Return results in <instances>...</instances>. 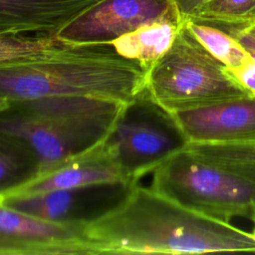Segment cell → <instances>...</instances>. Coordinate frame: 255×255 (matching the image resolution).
<instances>
[{
    "instance_id": "obj_1",
    "label": "cell",
    "mask_w": 255,
    "mask_h": 255,
    "mask_svg": "<svg viewBox=\"0 0 255 255\" xmlns=\"http://www.w3.org/2000/svg\"><path fill=\"white\" fill-rule=\"evenodd\" d=\"M99 254L255 252V237L230 222L191 210L133 184L114 209L84 228Z\"/></svg>"
},
{
    "instance_id": "obj_2",
    "label": "cell",
    "mask_w": 255,
    "mask_h": 255,
    "mask_svg": "<svg viewBox=\"0 0 255 255\" xmlns=\"http://www.w3.org/2000/svg\"><path fill=\"white\" fill-rule=\"evenodd\" d=\"M146 70L109 44L58 43L0 63V96L10 102L85 97L126 104L145 87Z\"/></svg>"
},
{
    "instance_id": "obj_3",
    "label": "cell",
    "mask_w": 255,
    "mask_h": 255,
    "mask_svg": "<svg viewBox=\"0 0 255 255\" xmlns=\"http://www.w3.org/2000/svg\"><path fill=\"white\" fill-rule=\"evenodd\" d=\"M122 107L85 97L12 101L0 112V132L23 140L34 150L40 174L103 141Z\"/></svg>"
},
{
    "instance_id": "obj_4",
    "label": "cell",
    "mask_w": 255,
    "mask_h": 255,
    "mask_svg": "<svg viewBox=\"0 0 255 255\" xmlns=\"http://www.w3.org/2000/svg\"><path fill=\"white\" fill-rule=\"evenodd\" d=\"M145 89L170 114L252 97L184 24L169 50L146 70Z\"/></svg>"
},
{
    "instance_id": "obj_5",
    "label": "cell",
    "mask_w": 255,
    "mask_h": 255,
    "mask_svg": "<svg viewBox=\"0 0 255 255\" xmlns=\"http://www.w3.org/2000/svg\"><path fill=\"white\" fill-rule=\"evenodd\" d=\"M151 185L159 194L209 217L230 222L245 218L255 224V182L205 161L186 148L152 171Z\"/></svg>"
},
{
    "instance_id": "obj_6",
    "label": "cell",
    "mask_w": 255,
    "mask_h": 255,
    "mask_svg": "<svg viewBox=\"0 0 255 255\" xmlns=\"http://www.w3.org/2000/svg\"><path fill=\"white\" fill-rule=\"evenodd\" d=\"M104 141L125 179L132 183L188 144L172 114L153 101L145 87L123 105Z\"/></svg>"
},
{
    "instance_id": "obj_7",
    "label": "cell",
    "mask_w": 255,
    "mask_h": 255,
    "mask_svg": "<svg viewBox=\"0 0 255 255\" xmlns=\"http://www.w3.org/2000/svg\"><path fill=\"white\" fill-rule=\"evenodd\" d=\"M183 23L175 0H96L54 36L63 44H111L143 25Z\"/></svg>"
},
{
    "instance_id": "obj_8",
    "label": "cell",
    "mask_w": 255,
    "mask_h": 255,
    "mask_svg": "<svg viewBox=\"0 0 255 255\" xmlns=\"http://www.w3.org/2000/svg\"><path fill=\"white\" fill-rule=\"evenodd\" d=\"M133 184L126 181L91 184L4 197L0 201L42 220L85 228L118 206Z\"/></svg>"
},
{
    "instance_id": "obj_9",
    "label": "cell",
    "mask_w": 255,
    "mask_h": 255,
    "mask_svg": "<svg viewBox=\"0 0 255 255\" xmlns=\"http://www.w3.org/2000/svg\"><path fill=\"white\" fill-rule=\"evenodd\" d=\"M97 255L84 227L31 216L0 201V255Z\"/></svg>"
},
{
    "instance_id": "obj_10",
    "label": "cell",
    "mask_w": 255,
    "mask_h": 255,
    "mask_svg": "<svg viewBox=\"0 0 255 255\" xmlns=\"http://www.w3.org/2000/svg\"><path fill=\"white\" fill-rule=\"evenodd\" d=\"M172 116L188 143L255 142V97L231 99Z\"/></svg>"
},
{
    "instance_id": "obj_11",
    "label": "cell",
    "mask_w": 255,
    "mask_h": 255,
    "mask_svg": "<svg viewBox=\"0 0 255 255\" xmlns=\"http://www.w3.org/2000/svg\"><path fill=\"white\" fill-rule=\"evenodd\" d=\"M121 181L128 182L125 179L118 162L103 140L84 152L38 174L0 198Z\"/></svg>"
},
{
    "instance_id": "obj_12",
    "label": "cell",
    "mask_w": 255,
    "mask_h": 255,
    "mask_svg": "<svg viewBox=\"0 0 255 255\" xmlns=\"http://www.w3.org/2000/svg\"><path fill=\"white\" fill-rule=\"evenodd\" d=\"M96 0H0V33L55 35Z\"/></svg>"
},
{
    "instance_id": "obj_13",
    "label": "cell",
    "mask_w": 255,
    "mask_h": 255,
    "mask_svg": "<svg viewBox=\"0 0 255 255\" xmlns=\"http://www.w3.org/2000/svg\"><path fill=\"white\" fill-rule=\"evenodd\" d=\"M182 25L172 21L153 22L117 38L110 45L122 57L147 70L169 50Z\"/></svg>"
},
{
    "instance_id": "obj_14",
    "label": "cell",
    "mask_w": 255,
    "mask_h": 255,
    "mask_svg": "<svg viewBox=\"0 0 255 255\" xmlns=\"http://www.w3.org/2000/svg\"><path fill=\"white\" fill-rule=\"evenodd\" d=\"M39 158L23 140L0 132V197L38 175Z\"/></svg>"
},
{
    "instance_id": "obj_15",
    "label": "cell",
    "mask_w": 255,
    "mask_h": 255,
    "mask_svg": "<svg viewBox=\"0 0 255 255\" xmlns=\"http://www.w3.org/2000/svg\"><path fill=\"white\" fill-rule=\"evenodd\" d=\"M183 24L205 50L229 70H235L253 62L250 53L232 35L221 28L193 20H185Z\"/></svg>"
},
{
    "instance_id": "obj_16",
    "label": "cell",
    "mask_w": 255,
    "mask_h": 255,
    "mask_svg": "<svg viewBox=\"0 0 255 255\" xmlns=\"http://www.w3.org/2000/svg\"><path fill=\"white\" fill-rule=\"evenodd\" d=\"M185 20L221 29L248 26L255 23V0H206Z\"/></svg>"
},
{
    "instance_id": "obj_17",
    "label": "cell",
    "mask_w": 255,
    "mask_h": 255,
    "mask_svg": "<svg viewBox=\"0 0 255 255\" xmlns=\"http://www.w3.org/2000/svg\"><path fill=\"white\" fill-rule=\"evenodd\" d=\"M60 43L54 35L0 33V63L38 52Z\"/></svg>"
},
{
    "instance_id": "obj_18",
    "label": "cell",
    "mask_w": 255,
    "mask_h": 255,
    "mask_svg": "<svg viewBox=\"0 0 255 255\" xmlns=\"http://www.w3.org/2000/svg\"><path fill=\"white\" fill-rule=\"evenodd\" d=\"M241 86L252 96L255 97V64L251 62L241 68L229 70Z\"/></svg>"
},
{
    "instance_id": "obj_19",
    "label": "cell",
    "mask_w": 255,
    "mask_h": 255,
    "mask_svg": "<svg viewBox=\"0 0 255 255\" xmlns=\"http://www.w3.org/2000/svg\"><path fill=\"white\" fill-rule=\"evenodd\" d=\"M222 30L232 35L248 52L255 51V23L244 27Z\"/></svg>"
},
{
    "instance_id": "obj_20",
    "label": "cell",
    "mask_w": 255,
    "mask_h": 255,
    "mask_svg": "<svg viewBox=\"0 0 255 255\" xmlns=\"http://www.w3.org/2000/svg\"><path fill=\"white\" fill-rule=\"evenodd\" d=\"M205 1L206 0H175L183 21L191 16Z\"/></svg>"
},
{
    "instance_id": "obj_21",
    "label": "cell",
    "mask_w": 255,
    "mask_h": 255,
    "mask_svg": "<svg viewBox=\"0 0 255 255\" xmlns=\"http://www.w3.org/2000/svg\"><path fill=\"white\" fill-rule=\"evenodd\" d=\"M9 106H10V101L5 97L0 96V112L3 110H6Z\"/></svg>"
},
{
    "instance_id": "obj_22",
    "label": "cell",
    "mask_w": 255,
    "mask_h": 255,
    "mask_svg": "<svg viewBox=\"0 0 255 255\" xmlns=\"http://www.w3.org/2000/svg\"><path fill=\"white\" fill-rule=\"evenodd\" d=\"M249 53H250V55L252 57V60H253V62L255 64V51H252V52H249Z\"/></svg>"
}]
</instances>
